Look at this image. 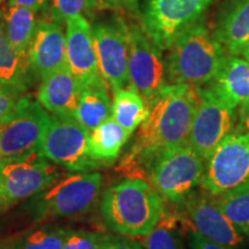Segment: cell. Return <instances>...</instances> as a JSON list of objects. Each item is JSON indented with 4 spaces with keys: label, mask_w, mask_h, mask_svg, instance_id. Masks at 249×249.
<instances>
[{
    "label": "cell",
    "mask_w": 249,
    "mask_h": 249,
    "mask_svg": "<svg viewBox=\"0 0 249 249\" xmlns=\"http://www.w3.org/2000/svg\"><path fill=\"white\" fill-rule=\"evenodd\" d=\"M178 205L181 208L179 222L186 224V230L230 249H240L244 246L245 235L225 216L209 193L193 192Z\"/></svg>",
    "instance_id": "cell-14"
},
{
    "label": "cell",
    "mask_w": 249,
    "mask_h": 249,
    "mask_svg": "<svg viewBox=\"0 0 249 249\" xmlns=\"http://www.w3.org/2000/svg\"><path fill=\"white\" fill-rule=\"evenodd\" d=\"M188 233V246L191 249H230L224 247V246L217 245L213 241L207 240L203 236H201L197 233L192 231V230H187Z\"/></svg>",
    "instance_id": "cell-33"
},
{
    "label": "cell",
    "mask_w": 249,
    "mask_h": 249,
    "mask_svg": "<svg viewBox=\"0 0 249 249\" xmlns=\"http://www.w3.org/2000/svg\"><path fill=\"white\" fill-rule=\"evenodd\" d=\"M99 6V0H50L49 11L51 18L65 23L74 17L91 18Z\"/></svg>",
    "instance_id": "cell-28"
},
{
    "label": "cell",
    "mask_w": 249,
    "mask_h": 249,
    "mask_svg": "<svg viewBox=\"0 0 249 249\" xmlns=\"http://www.w3.org/2000/svg\"><path fill=\"white\" fill-rule=\"evenodd\" d=\"M239 126L241 127L242 132L249 133V102L240 105L238 112Z\"/></svg>",
    "instance_id": "cell-35"
},
{
    "label": "cell",
    "mask_w": 249,
    "mask_h": 249,
    "mask_svg": "<svg viewBox=\"0 0 249 249\" xmlns=\"http://www.w3.org/2000/svg\"><path fill=\"white\" fill-rule=\"evenodd\" d=\"M213 0H143L140 20L149 38L167 51L183 31L203 18Z\"/></svg>",
    "instance_id": "cell-7"
},
{
    "label": "cell",
    "mask_w": 249,
    "mask_h": 249,
    "mask_svg": "<svg viewBox=\"0 0 249 249\" xmlns=\"http://www.w3.org/2000/svg\"><path fill=\"white\" fill-rule=\"evenodd\" d=\"M210 85L233 107L249 102V61L230 54Z\"/></svg>",
    "instance_id": "cell-19"
},
{
    "label": "cell",
    "mask_w": 249,
    "mask_h": 249,
    "mask_svg": "<svg viewBox=\"0 0 249 249\" xmlns=\"http://www.w3.org/2000/svg\"><path fill=\"white\" fill-rule=\"evenodd\" d=\"M128 42L129 87L142 96L149 107L160 90L169 85L166 58L141 24H129Z\"/></svg>",
    "instance_id": "cell-11"
},
{
    "label": "cell",
    "mask_w": 249,
    "mask_h": 249,
    "mask_svg": "<svg viewBox=\"0 0 249 249\" xmlns=\"http://www.w3.org/2000/svg\"><path fill=\"white\" fill-rule=\"evenodd\" d=\"M89 139L90 132L75 118L52 114L39 152L55 165L73 172H86L101 167L90 151Z\"/></svg>",
    "instance_id": "cell-8"
},
{
    "label": "cell",
    "mask_w": 249,
    "mask_h": 249,
    "mask_svg": "<svg viewBox=\"0 0 249 249\" xmlns=\"http://www.w3.org/2000/svg\"><path fill=\"white\" fill-rule=\"evenodd\" d=\"M37 22L35 12L23 6L9 4L7 9L2 12L6 36L15 51L27 59H29L28 54Z\"/></svg>",
    "instance_id": "cell-23"
},
{
    "label": "cell",
    "mask_w": 249,
    "mask_h": 249,
    "mask_svg": "<svg viewBox=\"0 0 249 249\" xmlns=\"http://www.w3.org/2000/svg\"><path fill=\"white\" fill-rule=\"evenodd\" d=\"M104 234L87 231H73L62 249H101Z\"/></svg>",
    "instance_id": "cell-29"
},
{
    "label": "cell",
    "mask_w": 249,
    "mask_h": 249,
    "mask_svg": "<svg viewBox=\"0 0 249 249\" xmlns=\"http://www.w3.org/2000/svg\"><path fill=\"white\" fill-rule=\"evenodd\" d=\"M130 135L113 118H108L90 132L91 155L101 166H108L118 160Z\"/></svg>",
    "instance_id": "cell-22"
},
{
    "label": "cell",
    "mask_w": 249,
    "mask_h": 249,
    "mask_svg": "<svg viewBox=\"0 0 249 249\" xmlns=\"http://www.w3.org/2000/svg\"><path fill=\"white\" fill-rule=\"evenodd\" d=\"M71 230L57 226H43L21 236L11 249H62Z\"/></svg>",
    "instance_id": "cell-27"
},
{
    "label": "cell",
    "mask_w": 249,
    "mask_h": 249,
    "mask_svg": "<svg viewBox=\"0 0 249 249\" xmlns=\"http://www.w3.org/2000/svg\"><path fill=\"white\" fill-rule=\"evenodd\" d=\"M91 29L99 74L113 91L128 87L129 24L112 17L95 22Z\"/></svg>",
    "instance_id": "cell-12"
},
{
    "label": "cell",
    "mask_w": 249,
    "mask_h": 249,
    "mask_svg": "<svg viewBox=\"0 0 249 249\" xmlns=\"http://www.w3.org/2000/svg\"><path fill=\"white\" fill-rule=\"evenodd\" d=\"M99 4L105 7L120 9V11L127 12L133 17L140 18L141 6H140L139 0H99Z\"/></svg>",
    "instance_id": "cell-32"
},
{
    "label": "cell",
    "mask_w": 249,
    "mask_h": 249,
    "mask_svg": "<svg viewBox=\"0 0 249 249\" xmlns=\"http://www.w3.org/2000/svg\"><path fill=\"white\" fill-rule=\"evenodd\" d=\"M213 33L230 54L240 55L249 46V0H227L220 6Z\"/></svg>",
    "instance_id": "cell-18"
},
{
    "label": "cell",
    "mask_w": 249,
    "mask_h": 249,
    "mask_svg": "<svg viewBox=\"0 0 249 249\" xmlns=\"http://www.w3.org/2000/svg\"><path fill=\"white\" fill-rule=\"evenodd\" d=\"M205 160L188 142L167 149L149 165L150 185L163 200L180 204L202 185Z\"/></svg>",
    "instance_id": "cell-4"
},
{
    "label": "cell",
    "mask_w": 249,
    "mask_h": 249,
    "mask_svg": "<svg viewBox=\"0 0 249 249\" xmlns=\"http://www.w3.org/2000/svg\"><path fill=\"white\" fill-rule=\"evenodd\" d=\"M101 187L102 176L97 172L68 174L36 194L30 208L37 220L85 213L97 201Z\"/></svg>",
    "instance_id": "cell-5"
},
{
    "label": "cell",
    "mask_w": 249,
    "mask_h": 249,
    "mask_svg": "<svg viewBox=\"0 0 249 249\" xmlns=\"http://www.w3.org/2000/svg\"><path fill=\"white\" fill-rule=\"evenodd\" d=\"M107 83L101 77L88 85L81 86L74 118L89 132L112 117V104Z\"/></svg>",
    "instance_id": "cell-20"
},
{
    "label": "cell",
    "mask_w": 249,
    "mask_h": 249,
    "mask_svg": "<svg viewBox=\"0 0 249 249\" xmlns=\"http://www.w3.org/2000/svg\"><path fill=\"white\" fill-rule=\"evenodd\" d=\"M28 57L31 73L39 80L67 65L66 33L62 23L53 18L38 21Z\"/></svg>",
    "instance_id": "cell-15"
},
{
    "label": "cell",
    "mask_w": 249,
    "mask_h": 249,
    "mask_svg": "<svg viewBox=\"0 0 249 249\" xmlns=\"http://www.w3.org/2000/svg\"><path fill=\"white\" fill-rule=\"evenodd\" d=\"M102 216L114 232L126 236H147L160 223L163 198L150 183L134 178L107 188L102 196Z\"/></svg>",
    "instance_id": "cell-2"
},
{
    "label": "cell",
    "mask_w": 249,
    "mask_h": 249,
    "mask_svg": "<svg viewBox=\"0 0 249 249\" xmlns=\"http://www.w3.org/2000/svg\"><path fill=\"white\" fill-rule=\"evenodd\" d=\"M49 120L50 114L39 102L21 96L0 120V163L38 152Z\"/></svg>",
    "instance_id": "cell-6"
},
{
    "label": "cell",
    "mask_w": 249,
    "mask_h": 249,
    "mask_svg": "<svg viewBox=\"0 0 249 249\" xmlns=\"http://www.w3.org/2000/svg\"><path fill=\"white\" fill-rule=\"evenodd\" d=\"M60 176L39 151L22 160L0 163V210L43 192Z\"/></svg>",
    "instance_id": "cell-13"
},
{
    "label": "cell",
    "mask_w": 249,
    "mask_h": 249,
    "mask_svg": "<svg viewBox=\"0 0 249 249\" xmlns=\"http://www.w3.org/2000/svg\"><path fill=\"white\" fill-rule=\"evenodd\" d=\"M249 186V133L229 134L205 165L202 187L213 196Z\"/></svg>",
    "instance_id": "cell-9"
},
{
    "label": "cell",
    "mask_w": 249,
    "mask_h": 249,
    "mask_svg": "<svg viewBox=\"0 0 249 249\" xmlns=\"http://www.w3.org/2000/svg\"><path fill=\"white\" fill-rule=\"evenodd\" d=\"M240 55H241V57H242V58H244V59H246V60H247V61H249V46H248V48H247V49H246V50H245V51H244V52H242V53H241Z\"/></svg>",
    "instance_id": "cell-37"
},
{
    "label": "cell",
    "mask_w": 249,
    "mask_h": 249,
    "mask_svg": "<svg viewBox=\"0 0 249 249\" xmlns=\"http://www.w3.org/2000/svg\"><path fill=\"white\" fill-rule=\"evenodd\" d=\"M12 245L9 242H1L0 241V249H11Z\"/></svg>",
    "instance_id": "cell-36"
},
{
    "label": "cell",
    "mask_w": 249,
    "mask_h": 249,
    "mask_svg": "<svg viewBox=\"0 0 249 249\" xmlns=\"http://www.w3.org/2000/svg\"><path fill=\"white\" fill-rule=\"evenodd\" d=\"M235 121L236 107L229 104L210 83L201 87L188 143L207 161L222 140L232 133Z\"/></svg>",
    "instance_id": "cell-10"
},
{
    "label": "cell",
    "mask_w": 249,
    "mask_h": 249,
    "mask_svg": "<svg viewBox=\"0 0 249 249\" xmlns=\"http://www.w3.org/2000/svg\"><path fill=\"white\" fill-rule=\"evenodd\" d=\"M29 59L18 54L6 36L0 11V85L23 92L34 82Z\"/></svg>",
    "instance_id": "cell-21"
},
{
    "label": "cell",
    "mask_w": 249,
    "mask_h": 249,
    "mask_svg": "<svg viewBox=\"0 0 249 249\" xmlns=\"http://www.w3.org/2000/svg\"><path fill=\"white\" fill-rule=\"evenodd\" d=\"M167 51L169 83L196 88L213 82L227 57L204 18L183 31Z\"/></svg>",
    "instance_id": "cell-3"
},
{
    "label": "cell",
    "mask_w": 249,
    "mask_h": 249,
    "mask_svg": "<svg viewBox=\"0 0 249 249\" xmlns=\"http://www.w3.org/2000/svg\"><path fill=\"white\" fill-rule=\"evenodd\" d=\"M81 86L67 65L40 80L37 99L48 112L58 117L75 116Z\"/></svg>",
    "instance_id": "cell-17"
},
{
    "label": "cell",
    "mask_w": 249,
    "mask_h": 249,
    "mask_svg": "<svg viewBox=\"0 0 249 249\" xmlns=\"http://www.w3.org/2000/svg\"><path fill=\"white\" fill-rule=\"evenodd\" d=\"M50 0H9V4L23 6L33 9L35 13L40 11H44L45 8L49 7Z\"/></svg>",
    "instance_id": "cell-34"
},
{
    "label": "cell",
    "mask_w": 249,
    "mask_h": 249,
    "mask_svg": "<svg viewBox=\"0 0 249 249\" xmlns=\"http://www.w3.org/2000/svg\"><path fill=\"white\" fill-rule=\"evenodd\" d=\"M198 104V88L169 83L149 105V116L121 160L124 173H145L151 161L167 149L188 142Z\"/></svg>",
    "instance_id": "cell-1"
},
{
    "label": "cell",
    "mask_w": 249,
    "mask_h": 249,
    "mask_svg": "<svg viewBox=\"0 0 249 249\" xmlns=\"http://www.w3.org/2000/svg\"><path fill=\"white\" fill-rule=\"evenodd\" d=\"M66 62L80 86L102 77L88 18L74 17L66 21Z\"/></svg>",
    "instance_id": "cell-16"
},
{
    "label": "cell",
    "mask_w": 249,
    "mask_h": 249,
    "mask_svg": "<svg viewBox=\"0 0 249 249\" xmlns=\"http://www.w3.org/2000/svg\"><path fill=\"white\" fill-rule=\"evenodd\" d=\"M179 225L178 213L164 208L160 223L145 236L144 249H185Z\"/></svg>",
    "instance_id": "cell-26"
},
{
    "label": "cell",
    "mask_w": 249,
    "mask_h": 249,
    "mask_svg": "<svg viewBox=\"0 0 249 249\" xmlns=\"http://www.w3.org/2000/svg\"><path fill=\"white\" fill-rule=\"evenodd\" d=\"M20 93L17 89L0 85V120L15 107L21 97Z\"/></svg>",
    "instance_id": "cell-30"
},
{
    "label": "cell",
    "mask_w": 249,
    "mask_h": 249,
    "mask_svg": "<svg viewBox=\"0 0 249 249\" xmlns=\"http://www.w3.org/2000/svg\"><path fill=\"white\" fill-rule=\"evenodd\" d=\"M112 118L124 130L133 134L138 127L147 120L149 107L142 96L130 87L113 91Z\"/></svg>",
    "instance_id": "cell-24"
},
{
    "label": "cell",
    "mask_w": 249,
    "mask_h": 249,
    "mask_svg": "<svg viewBox=\"0 0 249 249\" xmlns=\"http://www.w3.org/2000/svg\"><path fill=\"white\" fill-rule=\"evenodd\" d=\"M217 204L245 236H249V186L214 196Z\"/></svg>",
    "instance_id": "cell-25"
},
{
    "label": "cell",
    "mask_w": 249,
    "mask_h": 249,
    "mask_svg": "<svg viewBox=\"0 0 249 249\" xmlns=\"http://www.w3.org/2000/svg\"><path fill=\"white\" fill-rule=\"evenodd\" d=\"M101 249H144V247L126 235H107Z\"/></svg>",
    "instance_id": "cell-31"
},
{
    "label": "cell",
    "mask_w": 249,
    "mask_h": 249,
    "mask_svg": "<svg viewBox=\"0 0 249 249\" xmlns=\"http://www.w3.org/2000/svg\"><path fill=\"white\" fill-rule=\"evenodd\" d=\"M2 1H5V0H0V2H2Z\"/></svg>",
    "instance_id": "cell-38"
}]
</instances>
